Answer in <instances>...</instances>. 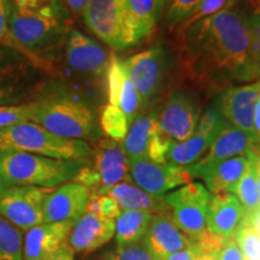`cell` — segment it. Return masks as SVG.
I'll use <instances>...</instances> for the list:
<instances>
[{"mask_svg": "<svg viewBox=\"0 0 260 260\" xmlns=\"http://www.w3.org/2000/svg\"><path fill=\"white\" fill-rule=\"evenodd\" d=\"M92 168L99 177V187L90 195H104L110 188L130 180L129 160L122 141L102 139L93 151Z\"/></svg>", "mask_w": 260, "mask_h": 260, "instance_id": "obj_15", "label": "cell"}, {"mask_svg": "<svg viewBox=\"0 0 260 260\" xmlns=\"http://www.w3.org/2000/svg\"><path fill=\"white\" fill-rule=\"evenodd\" d=\"M0 149L86 162L93 157V149L86 141L61 138L30 121L0 129Z\"/></svg>", "mask_w": 260, "mask_h": 260, "instance_id": "obj_5", "label": "cell"}, {"mask_svg": "<svg viewBox=\"0 0 260 260\" xmlns=\"http://www.w3.org/2000/svg\"><path fill=\"white\" fill-rule=\"evenodd\" d=\"M129 174L136 186L155 197H164L168 191L191 182L184 168L160 164L148 158L129 160Z\"/></svg>", "mask_w": 260, "mask_h": 260, "instance_id": "obj_12", "label": "cell"}, {"mask_svg": "<svg viewBox=\"0 0 260 260\" xmlns=\"http://www.w3.org/2000/svg\"><path fill=\"white\" fill-rule=\"evenodd\" d=\"M253 135H254L256 144H260V98L255 105L254 115H253Z\"/></svg>", "mask_w": 260, "mask_h": 260, "instance_id": "obj_45", "label": "cell"}, {"mask_svg": "<svg viewBox=\"0 0 260 260\" xmlns=\"http://www.w3.org/2000/svg\"><path fill=\"white\" fill-rule=\"evenodd\" d=\"M30 122L61 138L95 141L100 126L92 105L76 93L65 89L47 90L30 100Z\"/></svg>", "mask_w": 260, "mask_h": 260, "instance_id": "obj_3", "label": "cell"}, {"mask_svg": "<svg viewBox=\"0 0 260 260\" xmlns=\"http://www.w3.org/2000/svg\"><path fill=\"white\" fill-rule=\"evenodd\" d=\"M115 222L86 211L74 223L67 241L74 253L88 254L102 248L115 236Z\"/></svg>", "mask_w": 260, "mask_h": 260, "instance_id": "obj_19", "label": "cell"}, {"mask_svg": "<svg viewBox=\"0 0 260 260\" xmlns=\"http://www.w3.org/2000/svg\"><path fill=\"white\" fill-rule=\"evenodd\" d=\"M0 260H23V234L0 216Z\"/></svg>", "mask_w": 260, "mask_h": 260, "instance_id": "obj_29", "label": "cell"}, {"mask_svg": "<svg viewBox=\"0 0 260 260\" xmlns=\"http://www.w3.org/2000/svg\"><path fill=\"white\" fill-rule=\"evenodd\" d=\"M240 2L241 0H200L199 4L195 6L193 12L189 15V17L181 25H178V29L189 27V25L194 24L195 22L218 14L223 10L235 8Z\"/></svg>", "mask_w": 260, "mask_h": 260, "instance_id": "obj_33", "label": "cell"}, {"mask_svg": "<svg viewBox=\"0 0 260 260\" xmlns=\"http://www.w3.org/2000/svg\"><path fill=\"white\" fill-rule=\"evenodd\" d=\"M248 165H247L245 174L237 182L236 186L233 188L232 194L236 197V199L242 205L246 212V217L251 216L260 209V195L256 183V175L254 161L252 157V149L248 152Z\"/></svg>", "mask_w": 260, "mask_h": 260, "instance_id": "obj_28", "label": "cell"}, {"mask_svg": "<svg viewBox=\"0 0 260 260\" xmlns=\"http://www.w3.org/2000/svg\"><path fill=\"white\" fill-rule=\"evenodd\" d=\"M31 104L30 102L18 105L0 106V129L30 121Z\"/></svg>", "mask_w": 260, "mask_h": 260, "instance_id": "obj_36", "label": "cell"}, {"mask_svg": "<svg viewBox=\"0 0 260 260\" xmlns=\"http://www.w3.org/2000/svg\"><path fill=\"white\" fill-rule=\"evenodd\" d=\"M45 260H75V253L68 241H65L53 254H51Z\"/></svg>", "mask_w": 260, "mask_h": 260, "instance_id": "obj_43", "label": "cell"}, {"mask_svg": "<svg viewBox=\"0 0 260 260\" xmlns=\"http://www.w3.org/2000/svg\"><path fill=\"white\" fill-rule=\"evenodd\" d=\"M246 220L254 228V230L260 235V209L251 216H247Z\"/></svg>", "mask_w": 260, "mask_h": 260, "instance_id": "obj_46", "label": "cell"}, {"mask_svg": "<svg viewBox=\"0 0 260 260\" xmlns=\"http://www.w3.org/2000/svg\"><path fill=\"white\" fill-rule=\"evenodd\" d=\"M259 98L260 79L253 83L224 89L217 96L214 105L229 124L242 130L255 142L253 135V115Z\"/></svg>", "mask_w": 260, "mask_h": 260, "instance_id": "obj_13", "label": "cell"}, {"mask_svg": "<svg viewBox=\"0 0 260 260\" xmlns=\"http://www.w3.org/2000/svg\"><path fill=\"white\" fill-rule=\"evenodd\" d=\"M216 138V135L204 134L194 130L193 135L184 141L171 142L165 161L174 167H190L204 157L205 152H207Z\"/></svg>", "mask_w": 260, "mask_h": 260, "instance_id": "obj_26", "label": "cell"}, {"mask_svg": "<svg viewBox=\"0 0 260 260\" xmlns=\"http://www.w3.org/2000/svg\"><path fill=\"white\" fill-rule=\"evenodd\" d=\"M100 260H157L147 247L145 246L144 241H140L132 245L118 246L115 245L112 248L107 249L100 256Z\"/></svg>", "mask_w": 260, "mask_h": 260, "instance_id": "obj_34", "label": "cell"}, {"mask_svg": "<svg viewBox=\"0 0 260 260\" xmlns=\"http://www.w3.org/2000/svg\"><path fill=\"white\" fill-rule=\"evenodd\" d=\"M245 218V210L234 194L223 193L211 197L206 217L207 230L211 234L222 239L232 237Z\"/></svg>", "mask_w": 260, "mask_h": 260, "instance_id": "obj_21", "label": "cell"}, {"mask_svg": "<svg viewBox=\"0 0 260 260\" xmlns=\"http://www.w3.org/2000/svg\"><path fill=\"white\" fill-rule=\"evenodd\" d=\"M117 106L124 112L129 125L141 113V111H144L141 98H140V94L138 89L135 88L134 83L129 79L128 73H126V76L124 77V81H123Z\"/></svg>", "mask_w": 260, "mask_h": 260, "instance_id": "obj_31", "label": "cell"}, {"mask_svg": "<svg viewBox=\"0 0 260 260\" xmlns=\"http://www.w3.org/2000/svg\"><path fill=\"white\" fill-rule=\"evenodd\" d=\"M142 241L157 260H165L169 255L187 248L193 242L178 228L170 210L153 214Z\"/></svg>", "mask_w": 260, "mask_h": 260, "instance_id": "obj_18", "label": "cell"}, {"mask_svg": "<svg viewBox=\"0 0 260 260\" xmlns=\"http://www.w3.org/2000/svg\"><path fill=\"white\" fill-rule=\"evenodd\" d=\"M168 5L169 0H126L129 27L135 45L154 31L167 15Z\"/></svg>", "mask_w": 260, "mask_h": 260, "instance_id": "obj_22", "label": "cell"}, {"mask_svg": "<svg viewBox=\"0 0 260 260\" xmlns=\"http://www.w3.org/2000/svg\"><path fill=\"white\" fill-rule=\"evenodd\" d=\"M245 10L251 30L254 73L256 79H260V0H248V9Z\"/></svg>", "mask_w": 260, "mask_h": 260, "instance_id": "obj_35", "label": "cell"}, {"mask_svg": "<svg viewBox=\"0 0 260 260\" xmlns=\"http://www.w3.org/2000/svg\"><path fill=\"white\" fill-rule=\"evenodd\" d=\"M65 59L74 73L89 77H103L111 57L107 51L77 29H71L64 44Z\"/></svg>", "mask_w": 260, "mask_h": 260, "instance_id": "obj_14", "label": "cell"}, {"mask_svg": "<svg viewBox=\"0 0 260 260\" xmlns=\"http://www.w3.org/2000/svg\"><path fill=\"white\" fill-rule=\"evenodd\" d=\"M74 222L42 223L23 236V260H45L53 254L68 236Z\"/></svg>", "mask_w": 260, "mask_h": 260, "instance_id": "obj_20", "label": "cell"}, {"mask_svg": "<svg viewBox=\"0 0 260 260\" xmlns=\"http://www.w3.org/2000/svg\"><path fill=\"white\" fill-rule=\"evenodd\" d=\"M34 67L11 48L0 46V106L18 105L31 90Z\"/></svg>", "mask_w": 260, "mask_h": 260, "instance_id": "obj_11", "label": "cell"}, {"mask_svg": "<svg viewBox=\"0 0 260 260\" xmlns=\"http://www.w3.org/2000/svg\"><path fill=\"white\" fill-rule=\"evenodd\" d=\"M73 17H81L88 0H64Z\"/></svg>", "mask_w": 260, "mask_h": 260, "instance_id": "obj_44", "label": "cell"}, {"mask_svg": "<svg viewBox=\"0 0 260 260\" xmlns=\"http://www.w3.org/2000/svg\"><path fill=\"white\" fill-rule=\"evenodd\" d=\"M90 191L77 182L52 189L44 207V223L76 222L86 212Z\"/></svg>", "mask_w": 260, "mask_h": 260, "instance_id": "obj_17", "label": "cell"}, {"mask_svg": "<svg viewBox=\"0 0 260 260\" xmlns=\"http://www.w3.org/2000/svg\"><path fill=\"white\" fill-rule=\"evenodd\" d=\"M86 161L61 160L27 152L0 149V172L11 186L53 189L74 181Z\"/></svg>", "mask_w": 260, "mask_h": 260, "instance_id": "obj_4", "label": "cell"}, {"mask_svg": "<svg viewBox=\"0 0 260 260\" xmlns=\"http://www.w3.org/2000/svg\"><path fill=\"white\" fill-rule=\"evenodd\" d=\"M81 17L87 28L112 50L123 51L135 46L126 0H88Z\"/></svg>", "mask_w": 260, "mask_h": 260, "instance_id": "obj_6", "label": "cell"}, {"mask_svg": "<svg viewBox=\"0 0 260 260\" xmlns=\"http://www.w3.org/2000/svg\"><path fill=\"white\" fill-rule=\"evenodd\" d=\"M235 239L245 260H260V235L246 218L235 233Z\"/></svg>", "mask_w": 260, "mask_h": 260, "instance_id": "obj_32", "label": "cell"}, {"mask_svg": "<svg viewBox=\"0 0 260 260\" xmlns=\"http://www.w3.org/2000/svg\"><path fill=\"white\" fill-rule=\"evenodd\" d=\"M199 3L200 0H169L167 15H165L168 24L170 27L181 25L189 17Z\"/></svg>", "mask_w": 260, "mask_h": 260, "instance_id": "obj_37", "label": "cell"}, {"mask_svg": "<svg viewBox=\"0 0 260 260\" xmlns=\"http://www.w3.org/2000/svg\"><path fill=\"white\" fill-rule=\"evenodd\" d=\"M10 187H11V184L6 181V178L3 176V174L0 172V199H2L3 195L6 193V190H8Z\"/></svg>", "mask_w": 260, "mask_h": 260, "instance_id": "obj_47", "label": "cell"}, {"mask_svg": "<svg viewBox=\"0 0 260 260\" xmlns=\"http://www.w3.org/2000/svg\"><path fill=\"white\" fill-rule=\"evenodd\" d=\"M99 124L107 138L116 141H123L129 129L124 112L118 106L111 104L104 107Z\"/></svg>", "mask_w": 260, "mask_h": 260, "instance_id": "obj_30", "label": "cell"}, {"mask_svg": "<svg viewBox=\"0 0 260 260\" xmlns=\"http://www.w3.org/2000/svg\"><path fill=\"white\" fill-rule=\"evenodd\" d=\"M105 194L110 195L118 204L122 211H146V212L158 214L170 210L165 203L164 197H155L149 194L129 181L122 182L110 188Z\"/></svg>", "mask_w": 260, "mask_h": 260, "instance_id": "obj_23", "label": "cell"}, {"mask_svg": "<svg viewBox=\"0 0 260 260\" xmlns=\"http://www.w3.org/2000/svg\"><path fill=\"white\" fill-rule=\"evenodd\" d=\"M155 128H157V118L154 111L140 113L133 121L129 125L125 138L122 141L128 160L147 158L148 145Z\"/></svg>", "mask_w": 260, "mask_h": 260, "instance_id": "obj_25", "label": "cell"}, {"mask_svg": "<svg viewBox=\"0 0 260 260\" xmlns=\"http://www.w3.org/2000/svg\"><path fill=\"white\" fill-rule=\"evenodd\" d=\"M184 73L204 87L256 80L245 9L232 8L178 29Z\"/></svg>", "mask_w": 260, "mask_h": 260, "instance_id": "obj_1", "label": "cell"}, {"mask_svg": "<svg viewBox=\"0 0 260 260\" xmlns=\"http://www.w3.org/2000/svg\"><path fill=\"white\" fill-rule=\"evenodd\" d=\"M248 152L223 160L207 170L203 175L206 188L212 195L232 193L233 188L245 174L248 165Z\"/></svg>", "mask_w": 260, "mask_h": 260, "instance_id": "obj_24", "label": "cell"}, {"mask_svg": "<svg viewBox=\"0 0 260 260\" xmlns=\"http://www.w3.org/2000/svg\"><path fill=\"white\" fill-rule=\"evenodd\" d=\"M212 194L200 182H189L164 195L171 216L191 241L207 230L206 217Z\"/></svg>", "mask_w": 260, "mask_h": 260, "instance_id": "obj_7", "label": "cell"}, {"mask_svg": "<svg viewBox=\"0 0 260 260\" xmlns=\"http://www.w3.org/2000/svg\"><path fill=\"white\" fill-rule=\"evenodd\" d=\"M171 142V140L162 134L157 125L153 134H152L151 141H149L147 158L152 161L165 164L167 162L165 161V158H167V153Z\"/></svg>", "mask_w": 260, "mask_h": 260, "instance_id": "obj_39", "label": "cell"}, {"mask_svg": "<svg viewBox=\"0 0 260 260\" xmlns=\"http://www.w3.org/2000/svg\"><path fill=\"white\" fill-rule=\"evenodd\" d=\"M153 213L146 211H122L116 218V245L125 246L142 241Z\"/></svg>", "mask_w": 260, "mask_h": 260, "instance_id": "obj_27", "label": "cell"}, {"mask_svg": "<svg viewBox=\"0 0 260 260\" xmlns=\"http://www.w3.org/2000/svg\"><path fill=\"white\" fill-rule=\"evenodd\" d=\"M129 79L141 98L144 111L160 95L170 69V58L164 47H149L124 60Z\"/></svg>", "mask_w": 260, "mask_h": 260, "instance_id": "obj_8", "label": "cell"}, {"mask_svg": "<svg viewBox=\"0 0 260 260\" xmlns=\"http://www.w3.org/2000/svg\"><path fill=\"white\" fill-rule=\"evenodd\" d=\"M52 189L11 186L0 199V216L18 228L29 230L44 223V207Z\"/></svg>", "mask_w": 260, "mask_h": 260, "instance_id": "obj_9", "label": "cell"}, {"mask_svg": "<svg viewBox=\"0 0 260 260\" xmlns=\"http://www.w3.org/2000/svg\"><path fill=\"white\" fill-rule=\"evenodd\" d=\"M255 145L251 136L226 122L207 149L206 154L195 164L184 169L191 178H201L205 172L216 164L236 155L246 154L254 148Z\"/></svg>", "mask_w": 260, "mask_h": 260, "instance_id": "obj_16", "label": "cell"}, {"mask_svg": "<svg viewBox=\"0 0 260 260\" xmlns=\"http://www.w3.org/2000/svg\"><path fill=\"white\" fill-rule=\"evenodd\" d=\"M6 6L12 37L38 70L52 71L53 58L73 29L64 0H11Z\"/></svg>", "mask_w": 260, "mask_h": 260, "instance_id": "obj_2", "label": "cell"}, {"mask_svg": "<svg viewBox=\"0 0 260 260\" xmlns=\"http://www.w3.org/2000/svg\"><path fill=\"white\" fill-rule=\"evenodd\" d=\"M201 116L200 103L194 94L176 90L155 112L157 125L171 141H184L193 135Z\"/></svg>", "mask_w": 260, "mask_h": 260, "instance_id": "obj_10", "label": "cell"}, {"mask_svg": "<svg viewBox=\"0 0 260 260\" xmlns=\"http://www.w3.org/2000/svg\"><path fill=\"white\" fill-rule=\"evenodd\" d=\"M0 46L11 48V50L18 52L19 54H22V56L27 58V59L31 63L30 57H29L27 51L21 46V44H18V42L16 41V39L12 37L11 31H10L8 22V6H6V3L3 2V0H0ZM32 67H34V65H32ZM35 69H37V68H35Z\"/></svg>", "mask_w": 260, "mask_h": 260, "instance_id": "obj_38", "label": "cell"}, {"mask_svg": "<svg viewBox=\"0 0 260 260\" xmlns=\"http://www.w3.org/2000/svg\"><path fill=\"white\" fill-rule=\"evenodd\" d=\"M223 240L222 237L213 235L209 230H206L199 239L195 240L201 245V253L197 260H218Z\"/></svg>", "mask_w": 260, "mask_h": 260, "instance_id": "obj_40", "label": "cell"}, {"mask_svg": "<svg viewBox=\"0 0 260 260\" xmlns=\"http://www.w3.org/2000/svg\"><path fill=\"white\" fill-rule=\"evenodd\" d=\"M218 260H245L241 249L236 242L235 235L223 240Z\"/></svg>", "mask_w": 260, "mask_h": 260, "instance_id": "obj_41", "label": "cell"}, {"mask_svg": "<svg viewBox=\"0 0 260 260\" xmlns=\"http://www.w3.org/2000/svg\"><path fill=\"white\" fill-rule=\"evenodd\" d=\"M3 2H4V3H6V4H8V3L11 2V0H3Z\"/></svg>", "mask_w": 260, "mask_h": 260, "instance_id": "obj_48", "label": "cell"}, {"mask_svg": "<svg viewBox=\"0 0 260 260\" xmlns=\"http://www.w3.org/2000/svg\"><path fill=\"white\" fill-rule=\"evenodd\" d=\"M201 253V245L198 241H193L190 246L182 251L169 255L165 260H197Z\"/></svg>", "mask_w": 260, "mask_h": 260, "instance_id": "obj_42", "label": "cell"}]
</instances>
